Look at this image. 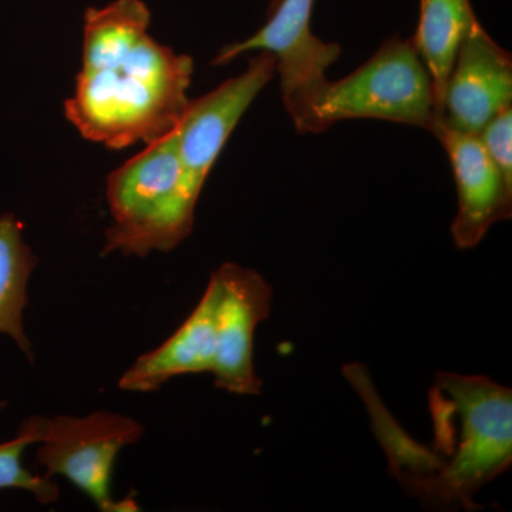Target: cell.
I'll return each mask as SVG.
<instances>
[{
    "mask_svg": "<svg viewBox=\"0 0 512 512\" xmlns=\"http://www.w3.org/2000/svg\"><path fill=\"white\" fill-rule=\"evenodd\" d=\"M146 427L133 417L94 412L89 416L43 417L37 463L45 476H62L103 512H137L131 498L114 500L111 476L117 456L144 436Z\"/></svg>",
    "mask_w": 512,
    "mask_h": 512,
    "instance_id": "obj_5",
    "label": "cell"
},
{
    "mask_svg": "<svg viewBox=\"0 0 512 512\" xmlns=\"http://www.w3.org/2000/svg\"><path fill=\"white\" fill-rule=\"evenodd\" d=\"M375 119L426 128L439 124L436 92L412 39L389 37L365 64L328 82L309 104L299 133H322L342 120Z\"/></svg>",
    "mask_w": 512,
    "mask_h": 512,
    "instance_id": "obj_4",
    "label": "cell"
},
{
    "mask_svg": "<svg viewBox=\"0 0 512 512\" xmlns=\"http://www.w3.org/2000/svg\"><path fill=\"white\" fill-rule=\"evenodd\" d=\"M275 73V57L259 52L244 73L188 103L174 133L185 180L198 198L235 127Z\"/></svg>",
    "mask_w": 512,
    "mask_h": 512,
    "instance_id": "obj_7",
    "label": "cell"
},
{
    "mask_svg": "<svg viewBox=\"0 0 512 512\" xmlns=\"http://www.w3.org/2000/svg\"><path fill=\"white\" fill-rule=\"evenodd\" d=\"M220 285L212 274L194 311L171 338L138 357L121 375L124 392L154 393L171 379L211 373L217 346V312Z\"/></svg>",
    "mask_w": 512,
    "mask_h": 512,
    "instance_id": "obj_11",
    "label": "cell"
},
{
    "mask_svg": "<svg viewBox=\"0 0 512 512\" xmlns=\"http://www.w3.org/2000/svg\"><path fill=\"white\" fill-rule=\"evenodd\" d=\"M23 222L13 214L0 217V333L15 340L32 362V343L23 328V312L28 306L30 276L37 256L23 239Z\"/></svg>",
    "mask_w": 512,
    "mask_h": 512,
    "instance_id": "obj_13",
    "label": "cell"
},
{
    "mask_svg": "<svg viewBox=\"0 0 512 512\" xmlns=\"http://www.w3.org/2000/svg\"><path fill=\"white\" fill-rule=\"evenodd\" d=\"M42 416H32L19 429L13 440L0 444V490L28 491L40 504H53L60 490L52 478L36 476L23 467L22 454L42 439Z\"/></svg>",
    "mask_w": 512,
    "mask_h": 512,
    "instance_id": "obj_14",
    "label": "cell"
},
{
    "mask_svg": "<svg viewBox=\"0 0 512 512\" xmlns=\"http://www.w3.org/2000/svg\"><path fill=\"white\" fill-rule=\"evenodd\" d=\"M485 153L512 185V107L498 113L477 134Z\"/></svg>",
    "mask_w": 512,
    "mask_h": 512,
    "instance_id": "obj_15",
    "label": "cell"
},
{
    "mask_svg": "<svg viewBox=\"0 0 512 512\" xmlns=\"http://www.w3.org/2000/svg\"><path fill=\"white\" fill-rule=\"evenodd\" d=\"M106 197L113 222L103 255L143 258L177 248L191 234L200 198L185 180L174 131L110 173Z\"/></svg>",
    "mask_w": 512,
    "mask_h": 512,
    "instance_id": "obj_3",
    "label": "cell"
},
{
    "mask_svg": "<svg viewBox=\"0 0 512 512\" xmlns=\"http://www.w3.org/2000/svg\"><path fill=\"white\" fill-rule=\"evenodd\" d=\"M476 20L470 0H421L419 26L412 42L433 80L439 120L448 76Z\"/></svg>",
    "mask_w": 512,
    "mask_h": 512,
    "instance_id": "obj_12",
    "label": "cell"
},
{
    "mask_svg": "<svg viewBox=\"0 0 512 512\" xmlns=\"http://www.w3.org/2000/svg\"><path fill=\"white\" fill-rule=\"evenodd\" d=\"M220 285L214 375L218 389L256 396L262 379L256 375L254 340L259 323L269 318L272 288L264 276L234 262L212 272Z\"/></svg>",
    "mask_w": 512,
    "mask_h": 512,
    "instance_id": "obj_8",
    "label": "cell"
},
{
    "mask_svg": "<svg viewBox=\"0 0 512 512\" xmlns=\"http://www.w3.org/2000/svg\"><path fill=\"white\" fill-rule=\"evenodd\" d=\"M150 25L143 0H114L84 15L82 69L64 114L86 140L123 150L180 123L194 62L158 43Z\"/></svg>",
    "mask_w": 512,
    "mask_h": 512,
    "instance_id": "obj_1",
    "label": "cell"
},
{
    "mask_svg": "<svg viewBox=\"0 0 512 512\" xmlns=\"http://www.w3.org/2000/svg\"><path fill=\"white\" fill-rule=\"evenodd\" d=\"M6 406V403L5 402H2V400H0V410L3 409V407Z\"/></svg>",
    "mask_w": 512,
    "mask_h": 512,
    "instance_id": "obj_17",
    "label": "cell"
},
{
    "mask_svg": "<svg viewBox=\"0 0 512 512\" xmlns=\"http://www.w3.org/2000/svg\"><path fill=\"white\" fill-rule=\"evenodd\" d=\"M315 0H281L258 32L241 42L222 47L212 64L222 66L248 52L275 57L285 109L295 124H302L309 104L329 82L326 72L339 59L336 43L313 35L311 19Z\"/></svg>",
    "mask_w": 512,
    "mask_h": 512,
    "instance_id": "obj_6",
    "label": "cell"
},
{
    "mask_svg": "<svg viewBox=\"0 0 512 512\" xmlns=\"http://www.w3.org/2000/svg\"><path fill=\"white\" fill-rule=\"evenodd\" d=\"M279 2H281V0H272L271 9H275Z\"/></svg>",
    "mask_w": 512,
    "mask_h": 512,
    "instance_id": "obj_16",
    "label": "cell"
},
{
    "mask_svg": "<svg viewBox=\"0 0 512 512\" xmlns=\"http://www.w3.org/2000/svg\"><path fill=\"white\" fill-rule=\"evenodd\" d=\"M394 477L424 507H477L474 495L512 463V392L484 376L441 372L430 392L434 447L407 436L365 369L350 373Z\"/></svg>",
    "mask_w": 512,
    "mask_h": 512,
    "instance_id": "obj_2",
    "label": "cell"
},
{
    "mask_svg": "<svg viewBox=\"0 0 512 512\" xmlns=\"http://www.w3.org/2000/svg\"><path fill=\"white\" fill-rule=\"evenodd\" d=\"M434 136L446 148L456 178L458 210L451 235L460 249L477 247L495 222L510 220L512 185L508 184L480 138L439 127Z\"/></svg>",
    "mask_w": 512,
    "mask_h": 512,
    "instance_id": "obj_10",
    "label": "cell"
},
{
    "mask_svg": "<svg viewBox=\"0 0 512 512\" xmlns=\"http://www.w3.org/2000/svg\"><path fill=\"white\" fill-rule=\"evenodd\" d=\"M511 104V55L476 20L448 76L436 130L444 127L477 136Z\"/></svg>",
    "mask_w": 512,
    "mask_h": 512,
    "instance_id": "obj_9",
    "label": "cell"
}]
</instances>
